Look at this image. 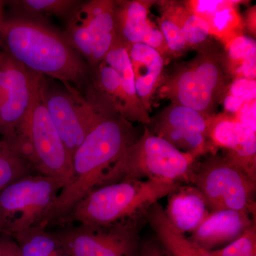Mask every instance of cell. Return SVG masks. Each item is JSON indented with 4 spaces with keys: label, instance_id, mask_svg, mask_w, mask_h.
I'll use <instances>...</instances> for the list:
<instances>
[{
    "label": "cell",
    "instance_id": "cell-1",
    "mask_svg": "<svg viewBox=\"0 0 256 256\" xmlns=\"http://www.w3.org/2000/svg\"><path fill=\"white\" fill-rule=\"evenodd\" d=\"M140 134L132 122L114 110L102 114L72 159V180L60 191L40 226L46 228L98 188L104 175Z\"/></svg>",
    "mask_w": 256,
    "mask_h": 256
},
{
    "label": "cell",
    "instance_id": "cell-2",
    "mask_svg": "<svg viewBox=\"0 0 256 256\" xmlns=\"http://www.w3.org/2000/svg\"><path fill=\"white\" fill-rule=\"evenodd\" d=\"M2 52L28 70L60 80L80 92L88 69L60 34L38 22L14 18L0 24Z\"/></svg>",
    "mask_w": 256,
    "mask_h": 256
},
{
    "label": "cell",
    "instance_id": "cell-3",
    "mask_svg": "<svg viewBox=\"0 0 256 256\" xmlns=\"http://www.w3.org/2000/svg\"><path fill=\"white\" fill-rule=\"evenodd\" d=\"M196 50L192 60L164 72L156 96L210 118L223 102L233 80L224 50L210 42Z\"/></svg>",
    "mask_w": 256,
    "mask_h": 256
},
{
    "label": "cell",
    "instance_id": "cell-4",
    "mask_svg": "<svg viewBox=\"0 0 256 256\" xmlns=\"http://www.w3.org/2000/svg\"><path fill=\"white\" fill-rule=\"evenodd\" d=\"M174 182L129 180L94 188L56 224L106 226L144 215L161 198L181 186Z\"/></svg>",
    "mask_w": 256,
    "mask_h": 256
},
{
    "label": "cell",
    "instance_id": "cell-5",
    "mask_svg": "<svg viewBox=\"0 0 256 256\" xmlns=\"http://www.w3.org/2000/svg\"><path fill=\"white\" fill-rule=\"evenodd\" d=\"M197 158L178 150L144 126L142 134L106 173L99 186L144 180L191 184Z\"/></svg>",
    "mask_w": 256,
    "mask_h": 256
},
{
    "label": "cell",
    "instance_id": "cell-6",
    "mask_svg": "<svg viewBox=\"0 0 256 256\" xmlns=\"http://www.w3.org/2000/svg\"><path fill=\"white\" fill-rule=\"evenodd\" d=\"M46 82V77H43L24 122L8 143L32 169L40 174L62 178L66 186L72 180V160L45 106L44 92Z\"/></svg>",
    "mask_w": 256,
    "mask_h": 256
},
{
    "label": "cell",
    "instance_id": "cell-7",
    "mask_svg": "<svg viewBox=\"0 0 256 256\" xmlns=\"http://www.w3.org/2000/svg\"><path fill=\"white\" fill-rule=\"evenodd\" d=\"M191 184L202 192L210 212L234 210L255 214L256 180L226 156L212 154L197 163Z\"/></svg>",
    "mask_w": 256,
    "mask_h": 256
},
{
    "label": "cell",
    "instance_id": "cell-8",
    "mask_svg": "<svg viewBox=\"0 0 256 256\" xmlns=\"http://www.w3.org/2000/svg\"><path fill=\"white\" fill-rule=\"evenodd\" d=\"M144 215L106 226H62L52 232L68 256H139Z\"/></svg>",
    "mask_w": 256,
    "mask_h": 256
},
{
    "label": "cell",
    "instance_id": "cell-9",
    "mask_svg": "<svg viewBox=\"0 0 256 256\" xmlns=\"http://www.w3.org/2000/svg\"><path fill=\"white\" fill-rule=\"evenodd\" d=\"M65 186L62 178L31 174L1 190L0 215L6 222L5 233L14 236L40 226Z\"/></svg>",
    "mask_w": 256,
    "mask_h": 256
},
{
    "label": "cell",
    "instance_id": "cell-10",
    "mask_svg": "<svg viewBox=\"0 0 256 256\" xmlns=\"http://www.w3.org/2000/svg\"><path fill=\"white\" fill-rule=\"evenodd\" d=\"M64 87L50 86L46 82L44 98L54 126L72 160L102 114L114 110L88 100L73 86Z\"/></svg>",
    "mask_w": 256,
    "mask_h": 256
},
{
    "label": "cell",
    "instance_id": "cell-11",
    "mask_svg": "<svg viewBox=\"0 0 256 256\" xmlns=\"http://www.w3.org/2000/svg\"><path fill=\"white\" fill-rule=\"evenodd\" d=\"M42 76L0 52V134L10 142L24 122Z\"/></svg>",
    "mask_w": 256,
    "mask_h": 256
},
{
    "label": "cell",
    "instance_id": "cell-12",
    "mask_svg": "<svg viewBox=\"0 0 256 256\" xmlns=\"http://www.w3.org/2000/svg\"><path fill=\"white\" fill-rule=\"evenodd\" d=\"M208 119L188 107L170 104L150 117L146 126L178 150L198 158L210 152L212 154L207 138Z\"/></svg>",
    "mask_w": 256,
    "mask_h": 256
},
{
    "label": "cell",
    "instance_id": "cell-13",
    "mask_svg": "<svg viewBox=\"0 0 256 256\" xmlns=\"http://www.w3.org/2000/svg\"><path fill=\"white\" fill-rule=\"evenodd\" d=\"M116 32L114 1L92 0L79 5L70 16L63 36L88 60L96 44Z\"/></svg>",
    "mask_w": 256,
    "mask_h": 256
},
{
    "label": "cell",
    "instance_id": "cell-14",
    "mask_svg": "<svg viewBox=\"0 0 256 256\" xmlns=\"http://www.w3.org/2000/svg\"><path fill=\"white\" fill-rule=\"evenodd\" d=\"M156 0L114 1V23L118 40L124 46L142 44L169 58V50L158 26L149 18Z\"/></svg>",
    "mask_w": 256,
    "mask_h": 256
},
{
    "label": "cell",
    "instance_id": "cell-15",
    "mask_svg": "<svg viewBox=\"0 0 256 256\" xmlns=\"http://www.w3.org/2000/svg\"><path fill=\"white\" fill-rule=\"evenodd\" d=\"M252 214L234 210L210 212L192 233L191 240L207 250L230 244L256 224Z\"/></svg>",
    "mask_w": 256,
    "mask_h": 256
},
{
    "label": "cell",
    "instance_id": "cell-16",
    "mask_svg": "<svg viewBox=\"0 0 256 256\" xmlns=\"http://www.w3.org/2000/svg\"><path fill=\"white\" fill-rule=\"evenodd\" d=\"M126 46L132 66L138 97L150 114L164 77L165 60L158 50L142 44Z\"/></svg>",
    "mask_w": 256,
    "mask_h": 256
},
{
    "label": "cell",
    "instance_id": "cell-17",
    "mask_svg": "<svg viewBox=\"0 0 256 256\" xmlns=\"http://www.w3.org/2000/svg\"><path fill=\"white\" fill-rule=\"evenodd\" d=\"M165 214L180 233H193L210 213L202 192L192 184L178 186L168 196Z\"/></svg>",
    "mask_w": 256,
    "mask_h": 256
},
{
    "label": "cell",
    "instance_id": "cell-18",
    "mask_svg": "<svg viewBox=\"0 0 256 256\" xmlns=\"http://www.w3.org/2000/svg\"><path fill=\"white\" fill-rule=\"evenodd\" d=\"M102 62L112 67L118 74L124 98V118L131 122H140L144 126L149 124L151 116L138 97L132 66L126 46L118 40Z\"/></svg>",
    "mask_w": 256,
    "mask_h": 256
},
{
    "label": "cell",
    "instance_id": "cell-19",
    "mask_svg": "<svg viewBox=\"0 0 256 256\" xmlns=\"http://www.w3.org/2000/svg\"><path fill=\"white\" fill-rule=\"evenodd\" d=\"M144 217L168 256H213L210 250L200 247L176 230L168 220L164 208L158 202L144 212Z\"/></svg>",
    "mask_w": 256,
    "mask_h": 256
},
{
    "label": "cell",
    "instance_id": "cell-20",
    "mask_svg": "<svg viewBox=\"0 0 256 256\" xmlns=\"http://www.w3.org/2000/svg\"><path fill=\"white\" fill-rule=\"evenodd\" d=\"M252 132H256L255 128L242 124L232 114H215L208 119L207 138L212 154L218 148L232 150Z\"/></svg>",
    "mask_w": 256,
    "mask_h": 256
},
{
    "label": "cell",
    "instance_id": "cell-21",
    "mask_svg": "<svg viewBox=\"0 0 256 256\" xmlns=\"http://www.w3.org/2000/svg\"><path fill=\"white\" fill-rule=\"evenodd\" d=\"M224 53L232 80H256V44L254 38L239 36L224 46Z\"/></svg>",
    "mask_w": 256,
    "mask_h": 256
},
{
    "label": "cell",
    "instance_id": "cell-22",
    "mask_svg": "<svg viewBox=\"0 0 256 256\" xmlns=\"http://www.w3.org/2000/svg\"><path fill=\"white\" fill-rule=\"evenodd\" d=\"M244 2L238 0H225L224 4L206 18L210 26V36L224 46L235 38L242 36L244 22L237 10V5Z\"/></svg>",
    "mask_w": 256,
    "mask_h": 256
},
{
    "label": "cell",
    "instance_id": "cell-23",
    "mask_svg": "<svg viewBox=\"0 0 256 256\" xmlns=\"http://www.w3.org/2000/svg\"><path fill=\"white\" fill-rule=\"evenodd\" d=\"M162 2L180 24L184 38L190 50H197L210 42L208 22L204 18L190 11L185 6L184 1L162 0Z\"/></svg>",
    "mask_w": 256,
    "mask_h": 256
},
{
    "label": "cell",
    "instance_id": "cell-24",
    "mask_svg": "<svg viewBox=\"0 0 256 256\" xmlns=\"http://www.w3.org/2000/svg\"><path fill=\"white\" fill-rule=\"evenodd\" d=\"M22 256H68L52 232L34 226L13 236Z\"/></svg>",
    "mask_w": 256,
    "mask_h": 256
},
{
    "label": "cell",
    "instance_id": "cell-25",
    "mask_svg": "<svg viewBox=\"0 0 256 256\" xmlns=\"http://www.w3.org/2000/svg\"><path fill=\"white\" fill-rule=\"evenodd\" d=\"M32 168L4 140L0 141V191L20 178L31 175Z\"/></svg>",
    "mask_w": 256,
    "mask_h": 256
},
{
    "label": "cell",
    "instance_id": "cell-26",
    "mask_svg": "<svg viewBox=\"0 0 256 256\" xmlns=\"http://www.w3.org/2000/svg\"><path fill=\"white\" fill-rule=\"evenodd\" d=\"M156 5L159 8L160 16L156 18L158 28H160L169 50V56L178 58L190 50L184 38L180 24L174 16L160 1H156Z\"/></svg>",
    "mask_w": 256,
    "mask_h": 256
},
{
    "label": "cell",
    "instance_id": "cell-27",
    "mask_svg": "<svg viewBox=\"0 0 256 256\" xmlns=\"http://www.w3.org/2000/svg\"><path fill=\"white\" fill-rule=\"evenodd\" d=\"M16 9L34 16L52 15L70 18L77 10L80 1L75 0H20L12 2Z\"/></svg>",
    "mask_w": 256,
    "mask_h": 256
},
{
    "label": "cell",
    "instance_id": "cell-28",
    "mask_svg": "<svg viewBox=\"0 0 256 256\" xmlns=\"http://www.w3.org/2000/svg\"><path fill=\"white\" fill-rule=\"evenodd\" d=\"M256 224L244 232L240 236L224 248L210 250L213 256H252L256 255Z\"/></svg>",
    "mask_w": 256,
    "mask_h": 256
},
{
    "label": "cell",
    "instance_id": "cell-29",
    "mask_svg": "<svg viewBox=\"0 0 256 256\" xmlns=\"http://www.w3.org/2000/svg\"><path fill=\"white\" fill-rule=\"evenodd\" d=\"M227 94L238 98L244 102L255 100L256 80H234Z\"/></svg>",
    "mask_w": 256,
    "mask_h": 256
},
{
    "label": "cell",
    "instance_id": "cell-30",
    "mask_svg": "<svg viewBox=\"0 0 256 256\" xmlns=\"http://www.w3.org/2000/svg\"><path fill=\"white\" fill-rule=\"evenodd\" d=\"M139 256H168L158 240H151L142 242Z\"/></svg>",
    "mask_w": 256,
    "mask_h": 256
},
{
    "label": "cell",
    "instance_id": "cell-31",
    "mask_svg": "<svg viewBox=\"0 0 256 256\" xmlns=\"http://www.w3.org/2000/svg\"><path fill=\"white\" fill-rule=\"evenodd\" d=\"M0 256H22L18 242L9 238H2V248Z\"/></svg>",
    "mask_w": 256,
    "mask_h": 256
},
{
    "label": "cell",
    "instance_id": "cell-32",
    "mask_svg": "<svg viewBox=\"0 0 256 256\" xmlns=\"http://www.w3.org/2000/svg\"><path fill=\"white\" fill-rule=\"evenodd\" d=\"M223 102L225 106L226 110L230 114H238L240 108L242 107L244 101L240 100L238 98L234 97V96L227 94L226 96L224 98Z\"/></svg>",
    "mask_w": 256,
    "mask_h": 256
},
{
    "label": "cell",
    "instance_id": "cell-33",
    "mask_svg": "<svg viewBox=\"0 0 256 256\" xmlns=\"http://www.w3.org/2000/svg\"><path fill=\"white\" fill-rule=\"evenodd\" d=\"M244 26H246L252 35L256 36V6H252L247 13V18Z\"/></svg>",
    "mask_w": 256,
    "mask_h": 256
},
{
    "label": "cell",
    "instance_id": "cell-34",
    "mask_svg": "<svg viewBox=\"0 0 256 256\" xmlns=\"http://www.w3.org/2000/svg\"><path fill=\"white\" fill-rule=\"evenodd\" d=\"M5 227H6V222L2 217V216L0 215V233L4 232Z\"/></svg>",
    "mask_w": 256,
    "mask_h": 256
},
{
    "label": "cell",
    "instance_id": "cell-35",
    "mask_svg": "<svg viewBox=\"0 0 256 256\" xmlns=\"http://www.w3.org/2000/svg\"><path fill=\"white\" fill-rule=\"evenodd\" d=\"M2 248V238L0 239V256H1Z\"/></svg>",
    "mask_w": 256,
    "mask_h": 256
},
{
    "label": "cell",
    "instance_id": "cell-36",
    "mask_svg": "<svg viewBox=\"0 0 256 256\" xmlns=\"http://www.w3.org/2000/svg\"><path fill=\"white\" fill-rule=\"evenodd\" d=\"M256 256V255H254V256Z\"/></svg>",
    "mask_w": 256,
    "mask_h": 256
}]
</instances>
